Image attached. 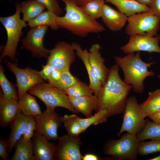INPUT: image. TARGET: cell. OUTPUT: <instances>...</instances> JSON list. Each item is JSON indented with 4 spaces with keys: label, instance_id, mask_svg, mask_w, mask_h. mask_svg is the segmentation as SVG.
<instances>
[{
    "label": "cell",
    "instance_id": "6da1fadb",
    "mask_svg": "<svg viewBox=\"0 0 160 160\" xmlns=\"http://www.w3.org/2000/svg\"><path fill=\"white\" fill-rule=\"evenodd\" d=\"M119 67L116 64L109 69L107 79L97 95L98 104L95 113L105 110L109 117L124 113L132 86L121 79L119 73Z\"/></svg>",
    "mask_w": 160,
    "mask_h": 160
},
{
    "label": "cell",
    "instance_id": "7a4b0ae2",
    "mask_svg": "<svg viewBox=\"0 0 160 160\" xmlns=\"http://www.w3.org/2000/svg\"><path fill=\"white\" fill-rule=\"evenodd\" d=\"M65 4L66 11L63 16H58L57 23L59 28L65 29L80 37H85L91 33H98L105 30L96 20L91 18L71 0H60Z\"/></svg>",
    "mask_w": 160,
    "mask_h": 160
},
{
    "label": "cell",
    "instance_id": "3957f363",
    "mask_svg": "<svg viewBox=\"0 0 160 160\" xmlns=\"http://www.w3.org/2000/svg\"><path fill=\"white\" fill-rule=\"evenodd\" d=\"M114 59L124 72V82L132 86L134 92L142 93L144 89L145 79L155 75L153 71L148 70V68L154 63L143 62L141 58L140 52L136 54L129 53L123 57L115 56Z\"/></svg>",
    "mask_w": 160,
    "mask_h": 160
},
{
    "label": "cell",
    "instance_id": "277c9868",
    "mask_svg": "<svg viewBox=\"0 0 160 160\" xmlns=\"http://www.w3.org/2000/svg\"><path fill=\"white\" fill-rule=\"evenodd\" d=\"M15 6L16 11L13 15L0 17V21L4 27L7 34V42L1 53V58L8 56L14 61L16 60L17 49L23 34L22 29L28 25L26 22L20 18V4L16 3Z\"/></svg>",
    "mask_w": 160,
    "mask_h": 160
},
{
    "label": "cell",
    "instance_id": "5b68a950",
    "mask_svg": "<svg viewBox=\"0 0 160 160\" xmlns=\"http://www.w3.org/2000/svg\"><path fill=\"white\" fill-rule=\"evenodd\" d=\"M40 99L45 105L46 109L54 110L61 107L74 113L78 112L74 108L64 92L44 82L34 86L28 91Z\"/></svg>",
    "mask_w": 160,
    "mask_h": 160
},
{
    "label": "cell",
    "instance_id": "8992f818",
    "mask_svg": "<svg viewBox=\"0 0 160 160\" xmlns=\"http://www.w3.org/2000/svg\"><path fill=\"white\" fill-rule=\"evenodd\" d=\"M139 142L136 135L127 132L118 140H108L103 146V153L116 160H135Z\"/></svg>",
    "mask_w": 160,
    "mask_h": 160
},
{
    "label": "cell",
    "instance_id": "52a82bcc",
    "mask_svg": "<svg viewBox=\"0 0 160 160\" xmlns=\"http://www.w3.org/2000/svg\"><path fill=\"white\" fill-rule=\"evenodd\" d=\"M127 22L125 32L128 35L154 36L159 30L160 19L150 10L129 17Z\"/></svg>",
    "mask_w": 160,
    "mask_h": 160
},
{
    "label": "cell",
    "instance_id": "ba28073f",
    "mask_svg": "<svg viewBox=\"0 0 160 160\" xmlns=\"http://www.w3.org/2000/svg\"><path fill=\"white\" fill-rule=\"evenodd\" d=\"M136 97L128 98L124 112L122 124L117 135L120 136L123 132L136 135L144 127L147 121Z\"/></svg>",
    "mask_w": 160,
    "mask_h": 160
},
{
    "label": "cell",
    "instance_id": "9c48e42d",
    "mask_svg": "<svg viewBox=\"0 0 160 160\" xmlns=\"http://www.w3.org/2000/svg\"><path fill=\"white\" fill-rule=\"evenodd\" d=\"M35 132L46 137L49 140H58L57 130L63 122L62 116L54 110L46 109L35 117Z\"/></svg>",
    "mask_w": 160,
    "mask_h": 160
},
{
    "label": "cell",
    "instance_id": "30bf717a",
    "mask_svg": "<svg viewBox=\"0 0 160 160\" xmlns=\"http://www.w3.org/2000/svg\"><path fill=\"white\" fill-rule=\"evenodd\" d=\"M5 62L7 68L15 76L19 97L34 86L44 82V80L37 70L28 67L20 68L7 60Z\"/></svg>",
    "mask_w": 160,
    "mask_h": 160
},
{
    "label": "cell",
    "instance_id": "8fae6325",
    "mask_svg": "<svg viewBox=\"0 0 160 160\" xmlns=\"http://www.w3.org/2000/svg\"><path fill=\"white\" fill-rule=\"evenodd\" d=\"M48 27L41 25L31 28L26 36L21 40L22 48L30 51L33 57L47 58L50 50L44 47L43 40Z\"/></svg>",
    "mask_w": 160,
    "mask_h": 160
},
{
    "label": "cell",
    "instance_id": "7c38bea8",
    "mask_svg": "<svg viewBox=\"0 0 160 160\" xmlns=\"http://www.w3.org/2000/svg\"><path fill=\"white\" fill-rule=\"evenodd\" d=\"M75 51L71 44L63 41H59L50 50L47 63L61 71L69 69L71 64L75 61Z\"/></svg>",
    "mask_w": 160,
    "mask_h": 160
},
{
    "label": "cell",
    "instance_id": "4fadbf2b",
    "mask_svg": "<svg viewBox=\"0 0 160 160\" xmlns=\"http://www.w3.org/2000/svg\"><path fill=\"white\" fill-rule=\"evenodd\" d=\"M56 145L54 160H82L80 151L82 143L79 136L68 133L59 137Z\"/></svg>",
    "mask_w": 160,
    "mask_h": 160
},
{
    "label": "cell",
    "instance_id": "5bb4252c",
    "mask_svg": "<svg viewBox=\"0 0 160 160\" xmlns=\"http://www.w3.org/2000/svg\"><path fill=\"white\" fill-rule=\"evenodd\" d=\"M160 41L159 35L154 36L133 35L130 36L128 42L121 47L120 49L126 54L140 51L160 53Z\"/></svg>",
    "mask_w": 160,
    "mask_h": 160
},
{
    "label": "cell",
    "instance_id": "9a60e30c",
    "mask_svg": "<svg viewBox=\"0 0 160 160\" xmlns=\"http://www.w3.org/2000/svg\"><path fill=\"white\" fill-rule=\"evenodd\" d=\"M32 140L35 160H54L56 145L42 135L34 132Z\"/></svg>",
    "mask_w": 160,
    "mask_h": 160
},
{
    "label": "cell",
    "instance_id": "2e32d148",
    "mask_svg": "<svg viewBox=\"0 0 160 160\" xmlns=\"http://www.w3.org/2000/svg\"><path fill=\"white\" fill-rule=\"evenodd\" d=\"M102 48L98 44H92L89 50V60L92 70L101 81L103 86L107 79L110 70L105 66V60L100 52Z\"/></svg>",
    "mask_w": 160,
    "mask_h": 160
},
{
    "label": "cell",
    "instance_id": "e0dca14e",
    "mask_svg": "<svg viewBox=\"0 0 160 160\" xmlns=\"http://www.w3.org/2000/svg\"><path fill=\"white\" fill-rule=\"evenodd\" d=\"M128 17L107 4L103 6L101 17L106 27L113 31L121 30L127 21Z\"/></svg>",
    "mask_w": 160,
    "mask_h": 160
},
{
    "label": "cell",
    "instance_id": "ac0fdd59",
    "mask_svg": "<svg viewBox=\"0 0 160 160\" xmlns=\"http://www.w3.org/2000/svg\"><path fill=\"white\" fill-rule=\"evenodd\" d=\"M20 111L18 100L4 99L0 95V126L1 128L11 125Z\"/></svg>",
    "mask_w": 160,
    "mask_h": 160
},
{
    "label": "cell",
    "instance_id": "d6986e66",
    "mask_svg": "<svg viewBox=\"0 0 160 160\" xmlns=\"http://www.w3.org/2000/svg\"><path fill=\"white\" fill-rule=\"evenodd\" d=\"M71 44L76 51V55L83 62L87 69L89 80V85L95 95H97L102 87V83L92 70L89 60V52L83 49L76 42Z\"/></svg>",
    "mask_w": 160,
    "mask_h": 160
},
{
    "label": "cell",
    "instance_id": "ffe728a7",
    "mask_svg": "<svg viewBox=\"0 0 160 160\" xmlns=\"http://www.w3.org/2000/svg\"><path fill=\"white\" fill-rule=\"evenodd\" d=\"M68 97L74 108L78 113H81L86 117L92 116V111L97 108L98 99L96 95Z\"/></svg>",
    "mask_w": 160,
    "mask_h": 160
},
{
    "label": "cell",
    "instance_id": "44dd1931",
    "mask_svg": "<svg viewBox=\"0 0 160 160\" xmlns=\"http://www.w3.org/2000/svg\"><path fill=\"white\" fill-rule=\"evenodd\" d=\"M105 2L114 5L119 11L128 17L151 10L149 7L140 4L134 0H105Z\"/></svg>",
    "mask_w": 160,
    "mask_h": 160
},
{
    "label": "cell",
    "instance_id": "7402d4cb",
    "mask_svg": "<svg viewBox=\"0 0 160 160\" xmlns=\"http://www.w3.org/2000/svg\"><path fill=\"white\" fill-rule=\"evenodd\" d=\"M29 116L23 115L20 111L11 125L10 133L7 139L9 153L12 152L17 142L22 136L25 124Z\"/></svg>",
    "mask_w": 160,
    "mask_h": 160
},
{
    "label": "cell",
    "instance_id": "603a6c76",
    "mask_svg": "<svg viewBox=\"0 0 160 160\" xmlns=\"http://www.w3.org/2000/svg\"><path fill=\"white\" fill-rule=\"evenodd\" d=\"M18 101L20 111L25 116L35 117L42 112L36 98L27 92L20 96Z\"/></svg>",
    "mask_w": 160,
    "mask_h": 160
},
{
    "label": "cell",
    "instance_id": "cb8c5ba5",
    "mask_svg": "<svg viewBox=\"0 0 160 160\" xmlns=\"http://www.w3.org/2000/svg\"><path fill=\"white\" fill-rule=\"evenodd\" d=\"M33 147L32 140L26 142L23 139L22 136L15 145V151L11 160H35Z\"/></svg>",
    "mask_w": 160,
    "mask_h": 160
},
{
    "label": "cell",
    "instance_id": "d4e9b609",
    "mask_svg": "<svg viewBox=\"0 0 160 160\" xmlns=\"http://www.w3.org/2000/svg\"><path fill=\"white\" fill-rule=\"evenodd\" d=\"M23 20L28 22L43 12L46 8L44 5L36 0H28L20 4Z\"/></svg>",
    "mask_w": 160,
    "mask_h": 160
},
{
    "label": "cell",
    "instance_id": "484cf974",
    "mask_svg": "<svg viewBox=\"0 0 160 160\" xmlns=\"http://www.w3.org/2000/svg\"><path fill=\"white\" fill-rule=\"evenodd\" d=\"M140 105L145 117L160 112V88L149 92L147 99Z\"/></svg>",
    "mask_w": 160,
    "mask_h": 160
},
{
    "label": "cell",
    "instance_id": "4316f807",
    "mask_svg": "<svg viewBox=\"0 0 160 160\" xmlns=\"http://www.w3.org/2000/svg\"><path fill=\"white\" fill-rule=\"evenodd\" d=\"M58 15L53 12L47 10L43 12L34 19L28 21V25L30 28L41 25L50 26L53 30L59 28L57 23Z\"/></svg>",
    "mask_w": 160,
    "mask_h": 160
},
{
    "label": "cell",
    "instance_id": "83f0119b",
    "mask_svg": "<svg viewBox=\"0 0 160 160\" xmlns=\"http://www.w3.org/2000/svg\"><path fill=\"white\" fill-rule=\"evenodd\" d=\"M0 85L2 90L0 96L4 99L18 100V90L15 86L7 79L4 73V70L2 65L0 66Z\"/></svg>",
    "mask_w": 160,
    "mask_h": 160
},
{
    "label": "cell",
    "instance_id": "f1b7e54d",
    "mask_svg": "<svg viewBox=\"0 0 160 160\" xmlns=\"http://www.w3.org/2000/svg\"><path fill=\"white\" fill-rule=\"evenodd\" d=\"M136 136L139 142L160 139V123L147 121L144 128Z\"/></svg>",
    "mask_w": 160,
    "mask_h": 160
},
{
    "label": "cell",
    "instance_id": "f546056e",
    "mask_svg": "<svg viewBox=\"0 0 160 160\" xmlns=\"http://www.w3.org/2000/svg\"><path fill=\"white\" fill-rule=\"evenodd\" d=\"M109 117L107 111L105 110H100L95 113L94 115L85 118L78 116V119L83 133L90 126L97 125L106 122Z\"/></svg>",
    "mask_w": 160,
    "mask_h": 160
},
{
    "label": "cell",
    "instance_id": "4dcf8cb0",
    "mask_svg": "<svg viewBox=\"0 0 160 160\" xmlns=\"http://www.w3.org/2000/svg\"><path fill=\"white\" fill-rule=\"evenodd\" d=\"M104 0H93L80 7L82 11L93 20L101 17Z\"/></svg>",
    "mask_w": 160,
    "mask_h": 160
},
{
    "label": "cell",
    "instance_id": "1f68e13d",
    "mask_svg": "<svg viewBox=\"0 0 160 160\" xmlns=\"http://www.w3.org/2000/svg\"><path fill=\"white\" fill-rule=\"evenodd\" d=\"M63 91L68 96L75 97L92 95L93 93L89 85L80 80Z\"/></svg>",
    "mask_w": 160,
    "mask_h": 160
},
{
    "label": "cell",
    "instance_id": "d6a6232c",
    "mask_svg": "<svg viewBox=\"0 0 160 160\" xmlns=\"http://www.w3.org/2000/svg\"><path fill=\"white\" fill-rule=\"evenodd\" d=\"M66 130L69 134L79 136L82 131L78 119V116L75 114L65 115L62 118Z\"/></svg>",
    "mask_w": 160,
    "mask_h": 160
},
{
    "label": "cell",
    "instance_id": "836d02e7",
    "mask_svg": "<svg viewBox=\"0 0 160 160\" xmlns=\"http://www.w3.org/2000/svg\"><path fill=\"white\" fill-rule=\"evenodd\" d=\"M79 80L71 74L68 69L62 71L60 79L50 85L63 91L76 84Z\"/></svg>",
    "mask_w": 160,
    "mask_h": 160
},
{
    "label": "cell",
    "instance_id": "e575fe53",
    "mask_svg": "<svg viewBox=\"0 0 160 160\" xmlns=\"http://www.w3.org/2000/svg\"><path fill=\"white\" fill-rule=\"evenodd\" d=\"M158 152H160V139L152 140L148 142H139L138 154L146 155Z\"/></svg>",
    "mask_w": 160,
    "mask_h": 160
},
{
    "label": "cell",
    "instance_id": "d590c367",
    "mask_svg": "<svg viewBox=\"0 0 160 160\" xmlns=\"http://www.w3.org/2000/svg\"><path fill=\"white\" fill-rule=\"evenodd\" d=\"M36 128L35 117L33 116H30L27 121L22 135L23 139L25 141L31 140L34 134Z\"/></svg>",
    "mask_w": 160,
    "mask_h": 160
},
{
    "label": "cell",
    "instance_id": "8d00e7d4",
    "mask_svg": "<svg viewBox=\"0 0 160 160\" xmlns=\"http://www.w3.org/2000/svg\"><path fill=\"white\" fill-rule=\"evenodd\" d=\"M44 6L48 11L52 12L58 16L63 12L57 0H36Z\"/></svg>",
    "mask_w": 160,
    "mask_h": 160
},
{
    "label": "cell",
    "instance_id": "74e56055",
    "mask_svg": "<svg viewBox=\"0 0 160 160\" xmlns=\"http://www.w3.org/2000/svg\"><path fill=\"white\" fill-rule=\"evenodd\" d=\"M8 143L7 139L0 138V156L3 160L9 159L8 154Z\"/></svg>",
    "mask_w": 160,
    "mask_h": 160
},
{
    "label": "cell",
    "instance_id": "f35d334b",
    "mask_svg": "<svg viewBox=\"0 0 160 160\" xmlns=\"http://www.w3.org/2000/svg\"><path fill=\"white\" fill-rule=\"evenodd\" d=\"M42 69L39 72L44 80H47L51 73L55 69L51 64L47 63L45 65H42Z\"/></svg>",
    "mask_w": 160,
    "mask_h": 160
},
{
    "label": "cell",
    "instance_id": "ab89813d",
    "mask_svg": "<svg viewBox=\"0 0 160 160\" xmlns=\"http://www.w3.org/2000/svg\"><path fill=\"white\" fill-rule=\"evenodd\" d=\"M149 7L151 12L160 19V0H152Z\"/></svg>",
    "mask_w": 160,
    "mask_h": 160
},
{
    "label": "cell",
    "instance_id": "60d3db41",
    "mask_svg": "<svg viewBox=\"0 0 160 160\" xmlns=\"http://www.w3.org/2000/svg\"><path fill=\"white\" fill-rule=\"evenodd\" d=\"M61 72L62 71L56 69L53 71L47 80L49 84L51 85L57 82L60 78Z\"/></svg>",
    "mask_w": 160,
    "mask_h": 160
},
{
    "label": "cell",
    "instance_id": "b9f144b4",
    "mask_svg": "<svg viewBox=\"0 0 160 160\" xmlns=\"http://www.w3.org/2000/svg\"><path fill=\"white\" fill-rule=\"evenodd\" d=\"M99 159L97 155L92 153H87L83 156L82 160H98Z\"/></svg>",
    "mask_w": 160,
    "mask_h": 160
},
{
    "label": "cell",
    "instance_id": "7bdbcfd3",
    "mask_svg": "<svg viewBox=\"0 0 160 160\" xmlns=\"http://www.w3.org/2000/svg\"><path fill=\"white\" fill-rule=\"evenodd\" d=\"M148 117L153 121L160 123V112L151 115Z\"/></svg>",
    "mask_w": 160,
    "mask_h": 160
},
{
    "label": "cell",
    "instance_id": "ee69618b",
    "mask_svg": "<svg viewBox=\"0 0 160 160\" xmlns=\"http://www.w3.org/2000/svg\"><path fill=\"white\" fill-rule=\"evenodd\" d=\"M80 7H81L93 0H71Z\"/></svg>",
    "mask_w": 160,
    "mask_h": 160
},
{
    "label": "cell",
    "instance_id": "f6af8a7d",
    "mask_svg": "<svg viewBox=\"0 0 160 160\" xmlns=\"http://www.w3.org/2000/svg\"><path fill=\"white\" fill-rule=\"evenodd\" d=\"M139 4L149 7L152 0H134Z\"/></svg>",
    "mask_w": 160,
    "mask_h": 160
},
{
    "label": "cell",
    "instance_id": "bcb514c9",
    "mask_svg": "<svg viewBox=\"0 0 160 160\" xmlns=\"http://www.w3.org/2000/svg\"><path fill=\"white\" fill-rule=\"evenodd\" d=\"M149 160H160V155L153 158L149 159Z\"/></svg>",
    "mask_w": 160,
    "mask_h": 160
},
{
    "label": "cell",
    "instance_id": "7dc6e473",
    "mask_svg": "<svg viewBox=\"0 0 160 160\" xmlns=\"http://www.w3.org/2000/svg\"><path fill=\"white\" fill-rule=\"evenodd\" d=\"M157 77L160 80V75L159 74L157 75Z\"/></svg>",
    "mask_w": 160,
    "mask_h": 160
}]
</instances>
